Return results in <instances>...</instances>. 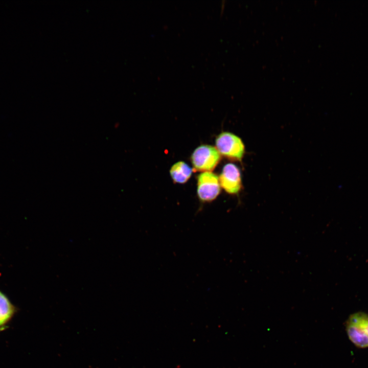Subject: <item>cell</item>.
<instances>
[{
  "mask_svg": "<svg viewBox=\"0 0 368 368\" xmlns=\"http://www.w3.org/2000/svg\"><path fill=\"white\" fill-rule=\"evenodd\" d=\"M349 339L357 348H368V314L359 311L352 313L346 322Z\"/></svg>",
  "mask_w": 368,
  "mask_h": 368,
  "instance_id": "1",
  "label": "cell"
},
{
  "mask_svg": "<svg viewBox=\"0 0 368 368\" xmlns=\"http://www.w3.org/2000/svg\"><path fill=\"white\" fill-rule=\"evenodd\" d=\"M216 148L222 155L233 161H241L245 146L241 139L229 132H222L215 140Z\"/></svg>",
  "mask_w": 368,
  "mask_h": 368,
  "instance_id": "2",
  "label": "cell"
},
{
  "mask_svg": "<svg viewBox=\"0 0 368 368\" xmlns=\"http://www.w3.org/2000/svg\"><path fill=\"white\" fill-rule=\"evenodd\" d=\"M221 160V155L216 147L201 145L192 153L191 160L193 170L199 172H211Z\"/></svg>",
  "mask_w": 368,
  "mask_h": 368,
  "instance_id": "3",
  "label": "cell"
},
{
  "mask_svg": "<svg viewBox=\"0 0 368 368\" xmlns=\"http://www.w3.org/2000/svg\"><path fill=\"white\" fill-rule=\"evenodd\" d=\"M219 177L212 172H204L197 177V194L202 202H212L220 193Z\"/></svg>",
  "mask_w": 368,
  "mask_h": 368,
  "instance_id": "4",
  "label": "cell"
},
{
  "mask_svg": "<svg viewBox=\"0 0 368 368\" xmlns=\"http://www.w3.org/2000/svg\"><path fill=\"white\" fill-rule=\"evenodd\" d=\"M219 179L221 187L229 194H237L242 188L241 171L233 163L224 166Z\"/></svg>",
  "mask_w": 368,
  "mask_h": 368,
  "instance_id": "5",
  "label": "cell"
},
{
  "mask_svg": "<svg viewBox=\"0 0 368 368\" xmlns=\"http://www.w3.org/2000/svg\"><path fill=\"white\" fill-rule=\"evenodd\" d=\"M17 312V308L0 290V329L10 322Z\"/></svg>",
  "mask_w": 368,
  "mask_h": 368,
  "instance_id": "6",
  "label": "cell"
},
{
  "mask_svg": "<svg viewBox=\"0 0 368 368\" xmlns=\"http://www.w3.org/2000/svg\"><path fill=\"white\" fill-rule=\"evenodd\" d=\"M193 171L187 163L179 161L171 167L170 174L174 183L183 184L190 179Z\"/></svg>",
  "mask_w": 368,
  "mask_h": 368,
  "instance_id": "7",
  "label": "cell"
}]
</instances>
